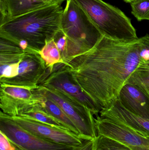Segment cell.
I'll return each mask as SVG.
<instances>
[{
	"instance_id": "6da1fadb",
	"label": "cell",
	"mask_w": 149,
	"mask_h": 150,
	"mask_svg": "<svg viewBox=\"0 0 149 150\" xmlns=\"http://www.w3.org/2000/svg\"><path fill=\"white\" fill-rule=\"evenodd\" d=\"M141 50V38L119 40L103 36L92 49L67 65L83 92L102 108L117 99L142 61Z\"/></svg>"
},
{
	"instance_id": "7a4b0ae2",
	"label": "cell",
	"mask_w": 149,
	"mask_h": 150,
	"mask_svg": "<svg viewBox=\"0 0 149 150\" xmlns=\"http://www.w3.org/2000/svg\"><path fill=\"white\" fill-rule=\"evenodd\" d=\"M64 9L52 4L0 25V38L8 40L25 52L39 53L47 41L61 30Z\"/></svg>"
},
{
	"instance_id": "3957f363",
	"label": "cell",
	"mask_w": 149,
	"mask_h": 150,
	"mask_svg": "<svg viewBox=\"0 0 149 150\" xmlns=\"http://www.w3.org/2000/svg\"><path fill=\"white\" fill-rule=\"evenodd\" d=\"M61 30L67 38L65 64L92 49L103 37L88 15L75 0H66Z\"/></svg>"
},
{
	"instance_id": "277c9868",
	"label": "cell",
	"mask_w": 149,
	"mask_h": 150,
	"mask_svg": "<svg viewBox=\"0 0 149 150\" xmlns=\"http://www.w3.org/2000/svg\"><path fill=\"white\" fill-rule=\"evenodd\" d=\"M88 15L102 36L111 39L139 38L131 19L117 7L102 0H75Z\"/></svg>"
},
{
	"instance_id": "5b68a950",
	"label": "cell",
	"mask_w": 149,
	"mask_h": 150,
	"mask_svg": "<svg viewBox=\"0 0 149 150\" xmlns=\"http://www.w3.org/2000/svg\"><path fill=\"white\" fill-rule=\"evenodd\" d=\"M47 89L57 91L71 100L89 108L97 116L102 108L82 91L70 73L68 66L58 63L53 67L52 71L47 70L38 85Z\"/></svg>"
},
{
	"instance_id": "8992f818",
	"label": "cell",
	"mask_w": 149,
	"mask_h": 150,
	"mask_svg": "<svg viewBox=\"0 0 149 150\" xmlns=\"http://www.w3.org/2000/svg\"><path fill=\"white\" fill-rule=\"evenodd\" d=\"M40 87L48 97L62 108L76 126L80 136L87 140H94L96 138L98 133L95 118L89 108L57 91Z\"/></svg>"
},
{
	"instance_id": "52a82bcc",
	"label": "cell",
	"mask_w": 149,
	"mask_h": 150,
	"mask_svg": "<svg viewBox=\"0 0 149 150\" xmlns=\"http://www.w3.org/2000/svg\"><path fill=\"white\" fill-rule=\"evenodd\" d=\"M38 88L34 89L1 83V111L10 116H19L37 105L41 101Z\"/></svg>"
},
{
	"instance_id": "ba28073f",
	"label": "cell",
	"mask_w": 149,
	"mask_h": 150,
	"mask_svg": "<svg viewBox=\"0 0 149 150\" xmlns=\"http://www.w3.org/2000/svg\"><path fill=\"white\" fill-rule=\"evenodd\" d=\"M0 131L29 150H59L76 146L57 143L40 137L19 126L10 115L0 112Z\"/></svg>"
},
{
	"instance_id": "9c48e42d",
	"label": "cell",
	"mask_w": 149,
	"mask_h": 150,
	"mask_svg": "<svg viewBox=\"0 0 149 150\" xmlns=\"http://www.w3.org/2000/svg\"><path fill=\"white\" fill-rule=\"evenodd\" d=\"M96 117L98 134L115 140L133 150H149V138L112 120L99 115Z\"/></svg>"
},
{
	"instance_id": "30bf717a",
	"label": "cell",
	"mask_w": 149,
	"mask_h": 150,
	"mask_svg": "<svg viewBox=\"0 0 149 150\" xmlns=\"http://www.w3.org/2000/svg\"><path fill=\"white\" fill-rule=\"evenodd\" d=\"M24 129L40 137L57 143L80 147L87 140L69 129H63L20 116H11Z\"/></svg>"
},
{
	"instance_id": "8fae6325",
	"label": "cell",
	"mask_w": 149,
	"mask_h": 150,
	"mask_svg": "<svg viewBox=\"0 0 149 150\" xmlns=\"http://www.w3.org/2000/svg\"><path fill=\"white\" fill-rule=\"evenodd\" d=\"M46 71V64L39 53L24 52L19 62L17 76L0 82L37 89L39 87V82Z\"/></svg>"
},
{
	"instance_id": "7c38bea8",
	"label": "cell",
	"mask_w": 149,
	"mask_h": 150,
	"mask_svg": "<svg viewBox=\"0 0 149 150\" xmlns=\"http://www.w3.org/2000/svg\"><path fill=\"white\" fill-rule=\"evenodd\" d=\"M99 114L101 117L122 124L143 136L149 138V120L127 110L118 99L102 108Z\"/></svg>"
},
{
	"instance_id": "4fadbf2b",
	"label": "cell",
	"mask_w": 149,
	"mask_h": 150,
	"mask_svg": "<svg viewBox=\"0 0 149 150\" xmlns=\"http://www.w3.org/2000/svg\"><path fill=\"white\" fill-rule=\"evenodd\" d=\"M117 99L127 110L149 120V95L140 87L127 83Z\"/></svg>"
},
{
	"instance_id": "5bb4252c",
	"label": "cell",
	"mask_w": 149,
	"mask_h": 150,
	"mask_svg": "<svg viewBox=\"0 0 149 150\" xmlns=\"http://www.w3.org/2000/svg\"><path fill=\"white\" fill-rule=\"evenodd\" d=\"M50 4L33 0H0V25Z\"/></svg>"
},
{
	"instance_id": "9a60e30c",
	"label": "cell",
	"mask_w": 149,
	"mask_h": 150,
	"mask_svg": "<svg viewBox=\"0 0 149 150\" xmlns=\"http://www.w3.org/2000/svg\"><path fill=\"white\" fill-rule=\"evenodd\" d=\"M38 90L41 96V101L38 104V106L64 127L80 135L78 129L62 108L44 93L40 86Z\"/></svg>"
},
{
	"instance_id": "2e32d148",
	"label": "cell",
	"mask_w": 149,
	"mask_h": 150,
	"mask_svg": "<svg viewBox=\"0 0 149 150\" xmlns=\"http://www.w3.org/2000/svg\"><path fill=\"white\" fill-rule=\"evenodd\" d=\"M39 54L45 62L47 70L49 72L52 71L53 67L56 64H65L54 39L46 42Z\"/></svg>"
},
{
	"instance_id": "e0dca14e",
	"label": "cell",
	"mask_w": 149,
	"mask_h": 150,
	"mask_svg": "<svg viewBox=\"0 0 149 150\" xmlns=\"http://www.w3.org/2000/svg\"><path fill=\"white\" fill-rule=\"evenodd\" d=\"M19 116L51 125L56 127L68 129L57 120L45 112L38 105L25 111Z\"/></svg>"
},
{
	"instance_id": "ac0fdd59",
	"label": "cell",
	"mask_w": 149,
	"mask_h": 150,
	"mask_svg": "<svg viewBox=\"0 0 149 150\" xmlns=\"http://www.w3.org/2000/svg\"><path fill=\"white\" fill-rule=\"evenodd\" d=\"M127 83L137 86L149 95V63L142 61Z\"/></svg>"
},
{
	"instance_id": "d6986e66",
	"label": "cell",
	"mask_w": 149,
	"mask_h": 150,
	"mask_svg": "<svg viewBox=\"0 0 149 150\" xmlns=\"http://www.w3.org/2000/svg\"><path fill=\"white\" fill-rule=\"evenodd\" d=\"M93 150H133L122 144L102 135L94 139Z\"/></svg>"
},
{
	"instance_id": "ffe728a7",
	"label": "cell",
	"mask_w": 149,
	"mask_h": 150,
	"mask_svg": "<svg viewBox=\"0 0 149 150\" xmlns=\"http://www.w3.org/2000/svg\"><path fill=\"white\" fill-rule=\"evenodd\" d=\"M130 4L132 14L138 21L149 20V0H136Z\"/></svg>"
},
{
	"instance_id": "44dd1931",
	"label": "cell",
	"mask_w": 149,
	"mask_h": 150,
	"mask_svg": "<svg viewBox=\"0 0 149 150\" xmlns=\"http://www.w3.org/2000/svg\"><path fill=\"white\" fill-rule=\"evenodd\" d=\"M20 61L18 62L0 64V82L17 76Z\"/></svg>"
},
{
	"instance_id": "7402d4cb",
	"label": "cell",
	"mask_w": 149,
	"mask_h": 150,
	"mask_svg": "<svg viewBox=\"0 0 149 150\" xmlns=\"http://www.w3.org/2000/svg\"><path fill=\"white\" fill-rule=\"evenodd\" d=\"M0 150H29L17 144L0 131Z\"/></svg>"
},
{
	"instance_id": "603a6c76",
	"label": "cell",
	"mask_w": 149,
	"mask_h": 150,
	"mask_svg": "<svg viewBox=\"0 0 149 150\" xmlns=\"http://www.w3.org/2000/svg\"><path fill=\"white\" fill-rule=\"evenodd\" d=\"M54 39L57 44L58 48L60 51L62 59L64 62L66 55V50H67V38L65 34L63 33V32L60 30L57 33Z\"/></svg>"
},
{
	"instance_id": "cb8c5ba5",
	"label": "cell",
	"mask_w": 149,
	"mask_h": 150,
	"mask_svg": "<svg viewBox=\"0 0 149 150\" xmlns=\"http://www.w3.org/2000/svg\"><path fill=\"white\" fill-rule=\"evenodd\" d=\"M142 42L141 52L142 61L149 63V34L141 38Z\"/></svg>"
},
{
	"instance_id": "d4e9b609",
	"label": "cell",
	"mask_w": 149,
	"mask_h": 150,
	"mask_svg": "<svg viewBox=\"0 0 149 150\" xmlns=\"http://www.w3.org/2000/svg\"><path fill=\"white\" fill-rule=\"evenodd\" d=\"M94 140H86L83 145L77 150H93Z\"/></svg>"
},
{
	"instance_id": "484cf974",
	"label": "cell",
	"mask_w": 149,
	"mask_h": 150,
	"mask_svg": "<svg viewBox=\"0 0 149 150\" xmlns=\"http://www.w3.org/2000/svg\"><path fill=\"white\" fill-rule=\"evenodd\" d=\"M39 2L44 3L48 4H52L51 2L52 0H33Z\"/></svg>"
},
{
	"instance_id": "4316f807",
	"label": "cell",
	"mask_w": 149,
	"mask_h": 150,
	"mask_svg": "<svg viewBox=\"0 0 149 150\" xmlns=\"http://www.w3.org/2000/svg\"><path fill=\"white\" fill-rule=\"evenodd\" d=\"M66 0H52L51 4H61L63 1Z\"/></svg>"
},
{
	"instance_id": "83f0119b",
	"label": "cell",
	"mask_w": 149,
	"mask_h": 150,
	"mask_svg": "<svg viewBox=\"0 0 149 150\" xmlns=\"http://www.w3.org/2000/svg\"><path fill=\"white\" fill-rule=\"evenodd\" d=\"M81 147V146H80ZM80 147H74L70 149H66L59 150H77Z\"/></svg>"
},
{
	"instance_id": "f1b7e54d",
	"label": "cell",
	"mask_w": 149,
	"mask_h": 150,
	"mask_svg": "<svg viewBox=\"0 0 149 150\" xmlns=\"http://www.w3.org/2000/svg\"><path fill=\"white\" fill-rule=\"evenodd\" d=\"M124 1L126 2L127 3H128L131 4V3L133 2L134 1L136 0H123Z\"/></svg>"
}]
</instances>
